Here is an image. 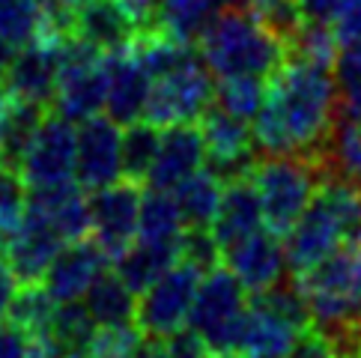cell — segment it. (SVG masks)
I'll return each mask as SVG.
<instances>
[{
	"instance_id": "681fc988",
	"label": "cell",
	"mask_w": 361,
	"mask_h": 358,
	"mask_svg": "<svg viewBox=\"0 0 361 358\" xmlns=\"http://www.w3.org/2000/svg\"><path fill=\"white\" fill-rule=\"evenodd\" d=\"M57 4H63V6H72V9H75L78 4H84V0H57Z\"/></svg>"
},
{
	"instance_id": "816d5d0a",
	"label": "cell",
	"mask_w": 361,
	"mask_h": 358,
	"mask_svg": "<svg viewBox=\"0 0 361 358\" xmlns=\"http://www.w3.org/2000/svg\"><path fill=\"white\" fill-rule=\"evenodd\" d=\"M239 358H269V355H251V352H242Z\"/></svg>"
},
{
	"instance_id": "f5cc1de1",
	"label": "cell",
	"mask_w": 361,
	"mask_h": 358,
	"mask_svg": "<svg viewBox=\"0 0 361 358\" xmlns=\"http://www.w3.org/2000/svg\"><path fill=\"white\" fill-rule=\"evenodd\" d=\"M78 358H96V355H90V352H87V355H78Z\"/></svg>"
},
{
	"instance_id": "ab89813d",
	"label": "cell",
	"mask_w": 361,
	"mask_h": 358,
	"mask_svg": "<svg viewBox=\"0 0 361 358\" xmlns=\"http://www.w3.org/2000/svg\"><path fill=\"white\" fill-rule=\"evenodd\" d=\"M161 340H164V350H167V355H171V358H212L209 347H206V340L197 335L195 328H188V326L176 328L173 335H167Z\"/></svg>"
},
{
	"instance_id": "4fadbf2b",
	"label": "cell",
	"mask_w": 361,
	"mask_h": 358,
	"mask_svg": "<svg viewBox=\"0 0 361 358\" xmlns=\"http://www.w3.org/2000/svg\"><path fill=\"white\" fill-rule=\"evenodd\" d=\"M123 176V132L108 113H96L78 123V159L75 183L84 191L114 185Z\"/></svg>"
},
{
	"instance_id": "7402d4cb",
	"label": "cell",
	"mask_w": 361,
	"mask_h": 358,
	"mask_svg": "<svg viewBox=\"0 0 361 358\" xmlns=\"http://www.w3.org/2000/svg\"><path fill=\"white\" fill-rule=\"evenodd\" d=\"M263 203L257 195V185L251 183V176H236L224 183V195H221V206L215 212L212 221V236L221 245V257L224 248H230L233 242L251 236L254 230L263 227Z\"/></svg>"
},
{
	"instance_id": "6da1fadb",
	"label": "cell",
	"mask_w": 361,
	"mask_h": 358,
	"mask_svg": "<svg viewBox=\"0 0 361 358\" xmlns=\"http://www.w3.org/2000/svg\"><path fill=\"white\" fill-rule=\"evenodd\" d=\"M331 63L290 54L266 84V99L254 117V144L263 156L319 159L341 117L338 78Z\"/></svg>"
},
{
	"instance_id": "3957f363",
	"label": "cell",
	"mask_w": 361,
	"mask_h": 358,
	"mask_svg": "<svg viewBox=\"0 0 361 358\" xmlns=\"http://www.w3.org/2000/svg\"><path fill=\"white\" fill-rule=\"evenodd\" d=\"M346 245H361V191L341 176H322L314 200L283 239L287 268L299 278Z\"/></svg>"
},
{
	"instance_id": "bcb514c9",
	"label": "cell",
	"mask_w": 361,
	"mask_h": 358,
	"mask_svg": "<svg viewBox=\"0 0 361 358\" xmlns=\"http://www.w3.org/2000/svg\"><path fill=\"white\" fill-rule=\"evenodd\" d=\"M281 4H290V0H245V6L257 9L260 16H266V12H272V9H275V6H281Z\"/></svg>"
},
{
	"instance_id": "60d3db41",
	"label": "cell",
	"mask_w": 361,
	"mask_h": 358,
	"mask_svg": "<svg viewBox=\"0 0 361 358\" xmlns=\"http://www.w3.org/2000/svg\"><path fill=\"white\" fill-rule=\"evenodd\" d=\"M30 350V335L21 331L16 323H4L0 319V358H27Z\"/></svg>"
},
{
	"instance_id": "52a82bcc",
	"label": "cell",
	"mask_w": 361,
	"mask_h": 358,
	"mask_svg": "<svg viewBox=\"0 0 361 358\" xmlns=\"http://www.w3.org/2000/svg\"><path fill=\"white\" fill-rule=\"evenodd\" d=\"M212 78L215 75L206 66L203 54L200 51H191L171 72L152 78L144 120L159 125V129L179 125V123H197L203 117V111L215 101Z\"/></svg>"
},
{
	"instance_id": "f6af8a7d",
	"label": "cell",
	"mask_w": 361,
	"mask_h": 358,
	"mask_svg": "<svg viewBox=\"0 0 361 358\" xmlns=\"http://www.w3.org/2000/svg\"><path fill=\"white\" fill-rule=\"evenodd\" d=\"M16 57V48H12L4 36H0V84L6 81V72H9V63Z\"/></svg>"
},
{
	"instance_id": "c3c4849f",
	"label": "cell",
	"mask_w": 361,
	"mask_h": 358,
	"mask_svg": "<svg viewBox=\"0 0 361 358\" xmlns=\"http://www.w3.org/2000/svg\"><path fill=\"white\" fill-rule=\"evenodd\" d=\"M341 358H361V352H355V350H343Z\"/></svg>"
},
{
	"instance_id": "836d02e7",
	"label": "cell",
	"mask_w": 361,
	"mask_h": 358,
	"mask_svg": "<svg viewBox=\"0 0 361 358\" xmlns=\"http://www.w3.org/2000/svg\"><path fill=\"white\" fill-rule=\"evenodd\" d=\"M266 99V78L254 75H239V78H218L215 87V105H221L239 120L254 123Z\"/></svg>"
},
{
	"instance_id": "7a4b0ae2",
	"label": "cell",
	"mask_w": 361,
	"mask_h": 358,
	"mask_svg": "<svg viewBox=\"0 0 361 358\" xmlns=\"http://www.w3.org/2000/svg\"><path fill=\"white\" fill-rule=\"evenodd\" d=\"M200 54L215 78H272L290 57V42L257 9H218L200 36Z\"/></svg>"
},
{
	"instance_id": "30bf717a",
	"label": "cell",
	"mask_w": 361,
	"mask_h": 358,
	"mask_svg": "<svg viewBox=\"0 0 361 358\" xmlns=\"http://www.w3.org/2000/svg\"><path fill=\"white\" fill-rule=\"evenodd\" d=\"M75 159H78V125L60 113H45L36 129L30 147L24 149L18 176L27 188L63 185L75 179Z\"/></svg>"
},
{
	"instance_id": "e0dca14e",
	"label": "cell",
	"mask_w": 361,
	"mask_h": 358,
	"mask_svg": "<svg viewBox=\"0 0 361 358\" xmlns=\"http://www.w3.org/2000/svg\"><path fill=\"white\" fill-rule=\"evenodd\" d=\"M224 266L233 272L242 287L251 292H263L283 280V268H287V251L283 242L278 239L275 230H254L251 236L233 242L224 248Z\"/></svg>"
},
{
	"instance_id": "5bb4252c",
	"label": "cell",
	"mask_w": 361,
	"mask_h": 358,
	"mask_svg": "<svg viewBox=\"0 0 361 358\" xmlns=\"http://www.w3.org/2000/svg\"><path fill=\"white\" fill-rule=\"evenodd\" d=\"M66 36H39L30 45L16 51L9 63L4 87L12 96L24 101H36V105H51L57 93V75H60V45Z\"/></svg>"
},
{
	"instance_id": "4316f807",
	"label": "cell",
	"mask_w": 361,
	"mask_h": 358,
	"mask_svg": "<svg viewBox=\"0 0 361 358\" xmlns=\"http://www.w3.org/2000/svg\"><path fill=\"white\" fill-rule=\"evenodd\" d=\"M221 195H224V179L212 168H200L197 173H191L185 183H179L173 188V197L185 218V227L209 230L218 206H221Z\"/></svg>"
},
{
	"instance_id": "8fae6325",
	"label": "cell",
	"mask_w": 361,
	"mask_h": 358,
	"mask_svg": "<svg viewBox=\"0 0 361 358\" xmlns=\"http://www.w3.org/2000/svg\"><path fill=\"white\" fill-rule=\"evenodd\" d=\"M140 191L132 179H117L114 185L99 191H90V221H93V236L102 248L108 251L111 260L137 239V221H140Z\"/></svg>"
},
{
	"instance_id": "d590c367",
	"label": "cell",
	"mask_w": 361,
	"mask_h": 358,
	"mask_svg": "<svg viewBox=\"0 0 361 358\" xmlns=\"http://www.w3.org/2000/svg\"><path fill=\"white\" fill-rule=\"evenodd\" d=\"M24 215H27V185L18 171H6L0 179V242L16 233Z\"/></svg>"
},
{
	"instance_id": "ba28073f",
	"label": "cell",
	"mask_w": 361,
	"mask_h": 358,
	"mask_svg": "<svg viewBox=\"0 0 361 358\" xmlns=\"http://www.w3.org/2000/svg\"><path fill=\"white\" fill-rule=\"evenodd\" d=\"M108 78H105V51L93 48L78 36H66L60 45V75L54 111L72 123H84L105 111Z\"/></svg>"
},
{
	"instance_id": "9c48e42d",
	"label": "cell",
	"mask_w": 361,
	"mask_h": 358,
	"mask_svg": "<svg viewBox=\"0 0 361 358\" xmlns=\"http://www.w3.org/2000/svg\"><path fill=\"white\" fill-rule=\"evenodd\" d=\"M203 272L185 260H176L167 272L137 296L135 323L147 338H167L188 323Z\"/></svg>"
},
{
	"instance_id": "4dcf8cb0",
	"label": "cell",
	"mask_w": 361,
	"mask_h": 358,
	"mask_svg": "<svg viewBox=\"0 0 361 358\" xmlns=\"http://www.w3.org/2000/svg\"><path fill=\"white\" fill-rule=\"evenodd\" d=\"M54 311L57 302L51 299V292L42 284H18L16 296L6 308V319L16 323L21 331H27L30 338H45L51 335Z\"/></svg>"
},
{
	"instance_id": "f907efd6",
	"label": "cell",
	"mask_w": 361,
	"mask_h": 358,
	"mask_svg": "<svg viewBox=\"0 0 361 358\" xmlns=\"http://www.w3.org/2000/svg\"><path fill=\"white\" fill-rule=\"evenodd\" d=\"M6 171H12V168H6V161L0 159V179H4V173H6Z\"/></svg>"
},
{
	"instance_id": "74e56055",
	"label": "cell",
	"mask_w": 361,
	"mask_h": 358,
	"mask_svg": "<svg viewBox=\"0 0 361 358\" xmlns=\"http://www.w3.org/2000/svg\"><path fill=\"white\" fill-rule=\"evenodd\" d=\"M341 352H343L341 343L329 331L307 326L305 331H299V338H295V343L283 358H341Z\"/></svg>"
},
{
	"instance_id": "83f0119b",
	"label": "cell",
	"mask_w": 361,
	"mask_h": 358,
	"mask_svg": "<svg viewBox=\"0 0 361 358\" xmlns=\"http://www.w3.org/2000/svg\"><path fill=\"white\" fill-rule=\"evenodd\" d=\"M319 161L322 176H341L361 191V123L338 117Z\"/></svg>"
},
{
	"instance_id": "ffe728a7",
	"label": "cell",
	"mask_w": 361,
	"mask_h": 358,
	"mask_svg": "<svg viewBox=\"0 0 361 358\" xmlns=\"http://www.w3.org/2000/svg\"><path fill=\"white\" fill-rule=\"evenodd\" d=\"M27 212L54 227L66 242H78L93 233L90 197H84V188L75 179L63 185L27 188Z\"/></svg>"
},
{
	"instance_id": "1f68e13d",
	"label": "cell",
	"mask_w": 361,
	"mask_h": 358,
	"mask_svg": "<svg viewBox=\"0 0 361 358\" xmlns=\"http://www.w3.org/2000/svg\"><path fill=\"white\" fill-rule=\"evenodd\" d=\"M96 331H99V326H96V319L90 316L84 299L57 302L54 323H51V338L69 352V358L87 355L90 347H93Z\"/></svg>"
},
{
	"instance_id": "277c9868",
	"label": "cell",
	"mask_w": 361,
	"mask_h": 358,
	"mask_svg": "<svg viewBox=\"0 0 361 358\" xmlns=\"http://www.w3.org/2000/svg\"><path fill=\"white\" fill-rule=\"evenodd\" d=\"M311 308L314 326L350 350V335L361 323V245H346L295 278Z\"/></svg>"
},
{
	"instance_id": "5b68a950",
	"label": "cell",
	"mask_w": 361,
	"mask_h": 358,
	"mask_svg": "<svg viewBox=\"0 0 361 358\" xmlns=\"http://www.w3.org/2000/svg\"><path fill=\"white\" fill-rule=\"evenodd\" d=\"M251 292L227 266H215L203 272L195 304L188 311V328H195L206 340L212 355L233 358L242 352V328L248 314Z\"/></svg>"
},
{
	"instance_id": "44dd1931",
	"label": "cell",
	"mask_w": 361,
	"mask_h": 358,
	"mask_svg": "<svg viewBox=\"0 0 361 358\" xmlns=\"http://www.w3.org/2000/svg\"><path fill=\"white\" fill-rule=\"evenodd\" d=\"M140 24L123 6V0H84L72 9V36L99 51H117L135 42Z\"/></svg>"
},
{
	"instance_id": "d6a6232c",
	"label": "cell",
	"mask_w": 361,
	"mask_h": 358,
	"mask_svg": "<svg viewBox=\"0 0 361 358\" xmlns=\"http://www.w3.org/2000/svg\"><path fill=\"white\" fill-rule=\"evenodd\" d=\"M159 140H161V129L147 120L126 125L123 132V176L126 179H132L137 185L147 183V173L159 152Z\"/></svg>"
},
{
	"instance_id": "cb8c5ba5",
	"label": "cell",
	"mask_w": 361,
	"mask_h": 358,
	"mask_svg": "<svg viewBox=\"0 0 361 358\" xmlns=\"http://www.w3.org/2000/svg\"><path fill=\"white\" fill-rule=\"evenodd\" d=\"M218 0H156V12L147 27L167 33L176 42L200 45V36L218 16Z\"/></svg>"
},
{
	"instance_id": "ee69618b",
	"label": "cell",
	"mask_w": 361,
	"mask_h": 358,
	"mask_svg": "<svg viewBox=\"0 0 361 358\" xmlns=\"http://www.w3.org/2000/svg\"><path fill=\"white\" fill-rule=\"evenodd\" d=\"M16 290H18V280L12 275V268L6 266V260L0 257V319L6 316V308H9L12 296H16Z\"/></svg>"
},
{
	"instance_id": "7bdbcfd3",
	"label": "cell",
	"mask_w": 361,
	"mask_h": 358,
	"mask_svg": "<svg viewBox=\"0 0 361 358\" xmlns=\"http://www.w3.org/2000/svg\"><path fill=\"white\" fill-rule=\"evenodd\" d=\"M27 358H69V352L63 350L51 335H45V338H30Z\"/></svg>"
},
{
	"instance_id": "b9f144b4",
	"label": "cell",
	"mask_w": 361,
	"mask_h": 358,
	"mask_svg": "<svg viewBox=\"0 0 361 358\" xmlns=\"http://www.w3.org/2000/svg\"><path fill=\"white\" fill-rule=\"evenodd\" d=\"M293 4L302 21L314 24H331V16L338 9V0H293Z\"/></svg>"
},
{
	"instance_id": "603a6c76",
	"label": "cell",
	"mask_w": 361,
	"mask_h": 358,
	"mask_svg": "<svg viewBox=\"0 0 361 358\" xmlns=\"http://www.w3.org/2000/svg\"><path fill=\"white\" fill-rule=\"evenodd\" d=\"M299 331L305 328H295L290 319H283L278 311L269 308L260 296H251L248 314H245V328H242V352L283 358L295 343V338H299Z\"/></svg>"
},
{
	"instance_id": "8992f818",
	"label": "cell",
	"mask_w": 361,
	"mask_h": 358,
	"mask_svg": "<svg viewBox=\"0 0 361 358\" xmlns=\"http://www.w3.org/2000/svg\"><path fill=\"white\" fill-rule=\"evenodd\" d=\"M248 176L260 195L266 227L278 236L290 233L322 183L319 161L305 156H263Z\"/></svg>"
},
{
	"instance_id": "d4e9b609",
	"label": "cell",
	"mask_w": 361,
	"mask_h": 358,
	"mask_svg": "<svg viewBox=\"0 0 361 358\" xmlns=\"http://www.w3.org/2000/svg\"><path fill=\"white\" fill-rule=\"evenodd\" d=\"M176 260H179V245L135 239L132 245L114 260V272L132 287V292L140 296V292H144L152 280H159Z\"/></svg>"
},
{
	"instance_id": "ac0fdd59",
	"label": "cell",
	"mask_w": 361,
	"mask_h": 358,
	"mask_svg": "<svg viewBox=\"0 0 361 358\" xmlns=\"http://www.w3.org/2000/svg\"><path fill=\"white\" fill-rule=\"evenodd\" d=\"M66 245L54 227H48L36 215H24L16 233H9L0 242V257L6 260L18 284H42L51 260L57 257V251Z\"/></svg>"
},
{
	"instance_id": "e575fe53",
	"label": "cell",
	"mask_w": 361,
	"mask_h": 358,
	"mask_svg": "<svg viewBox=\"0 0 361 358\" xmlns=\"http://www.w3.org/2000/svg\"><path fill=\"white\" fill-rule=\"evenodd\" d=\"M334 78L341 93V117L361 123V39L341 45L334 57Z\"/></svg>"
},
{
	"instance_id": "d6986e66",
	"label": "cell",
	"mask_w": 361,
	"mask_h": 358,
	"mask_svg": "<svg viewBox=\"0 0 361 358\" xmlns=\"http://www.w3.org/2000/svg\"><path fill=\"white\" fill-rule=\"evenodd\" d=\"M203 164H206V137L200 125L195 123L167 125V129H161L156 161H152L144 185L159 191H173L191 173H197Z\"/></svg>"
},
{
	"instance_id": "484cf974",
	"label": "cell",
	"mask_w": 361,
	"mask_h": 358,
	"mask_svg": "<svg viewBox=\"0 0 361 358\" xmlns=\"http://www.w3.org/2000/svg\"><path fill=\"white\" fill-rule=\"evenodd\" d=\"M84 304L99 328L128 326V323H135L137 292H132V287H128L114 268H108V272H102L96 278V284L87 290Z\"/></svg>"
},
{
	"instance_id": "f35d334b",
	"label": "cell",
	"mask_w": 361,
	"mask_h": 358,
	"mask_svg": "<svg viewBox=\"0 0 361 358\" xmlns=\"http://www.w3.org/2000/svg\"><path fill=\"white\" fill-rule=\"evenodd\" d=\"M331 30L341 45L361 39V0H338V9L331 16Z\"/></svg>"
},
{
	"instance_id": "2e32d148",
	"label": "cell",
	"mask_w": 361,
	"mask_h": 358,
	"mask_svg": "<svg viewBox=\"0 0 361 358\" xmlns=\"http://www.w3.org/2000/svg\"><path fill=\"white\" fill-rule=\"evenodd\" d=\"M105 78H108V96H105L108 117L120 125H132L137 120H144L152 78L144 69V63L137 60L132 45L108 51L105 54Z\"/></svg>"
},
{
	"instance_id": "7c38bea8",
	"label": "cell",
	"mask_w": 361,
	"mask_h": 358,
	"mask_svg": "<svg viewBox=\"0 0 361 358\" xmlns=\"http://www.w3.org/2000/svg\"><path fill=\"white\" fill-rule=\"evenodd\" d=\"M200 132L206 137V161L224 183L251 173L257 164V144L248 120L233 117L230 111L212 101L200 117Z\"/></svg>"
},
{
	"instance_id": "f546056e",
	"label": "cell",
	"mask_w": 361,
	"mask_h": 358,
	"mask_svg": "<svg viewBox=\"0 0 361 358\" xmlns=\"http://www.w3.org/2000/svg\"><path fill=\"white\" fill-rule=\"evenodd\" d=\"M51 0H0V36L12 48H24L48 33Z\"/></svg>"
},
{
	"instance_id": "f1b7e54d",
	"label": "cell",
	"mask_w": 361,
	"mask_h": 358,
	"mask_svg": "<svg viewBox=\"0 0 361 358\" xmlns=\"http://www.w3.org/2000/svg\"><path fill=\"white\" fill-rule=\"evenodd\" d=\"M185 218L179 212V203L173 191L147 188L140 197V221H137V239L147 242H164V245H179L185 233Z\"/></svg>"
},
{
	"instance_id": "7dc6e473",
	"label": "cell",
	"mask_w": 361,
	"mask_h": 358,
	"mask_svg": "<svg viewBox=\"0 0 361 358\" xmlns=\"http://www.w3.org/2000/svg\"><path fill=\"white\" fill-rule=\"evenodd\" d=\"M350 350H355V352H361V323L353 328V335H350Z\"/></svg>"
},
{
	"instance_id": "db71d44e",
	"label": "cell",
	"mask_w": 361,
	"mask_h": 358,
	"mask_svg": "<svg viewBox=\"0 0 361 358\" xmlns=\"http://www.w3.org/2000/svg\"><path fill=\"white\" fill-rule=\"evenodd\" d=\"M212 358H224V355H212Z\"/></svg>"
},
{
	"instance_id": "8d00e7d4",
	"label": "cell",
	"mask_w": 361,
	"mask_h": 358,
	"mask_svg": "<svg viewBox=\"0 0 361 358\" xmlns=\"http://www.w3.org/2000/svg\"><path fill=\"white\" fill-rule=\"evenodd\" d=\"M179 260H185L191 266H197L200 272H209V268L221 266V245L215 242L212 230H195L188 227L183 239H179Z\"/></svg>"
},
{
	"instance_id": "9a60e30c",
	"label": "cell",
	"mask_w": 361,
	"mask_h": 358,
	"mask_svg": "<svg viewBox=\"0 0 361 358\" xmlns=\"http://www.w3.org/2000/svg\"><path fill=\"white\" fill-rule=\"evenodd\" d=\"M111 257L108 251L99 245L93 236L78 239V242H66L57 257L51 260L48 272L42 278V287L51 292L54 302H75L84 299L87 290L96 284V278L102 272H108Z\"/></svg>"
}]
</instances>
